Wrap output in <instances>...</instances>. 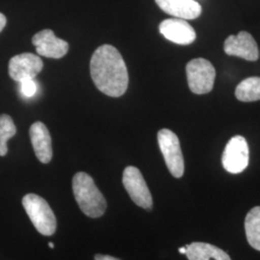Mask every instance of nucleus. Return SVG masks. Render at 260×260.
<instances>
[{
  "label": "nucleus",
  "mask_w": 260,
  "mask_h": 260,
  "mask_svg": "<svg viewBox=\"0 0 260 260\" xmlns=\"http://www.w3.org/2000/svg\"><path fill=\"white\" fill-rule=\"evenodd\" d=\"M91 77L102 93L119 98L128 87V73L125 62L119 50L111 45L96 48L90 62Z\"/></svg>",
  "instance_id": "obj_1"
},
{
  "label": "nucleus",
  "mask_w": 260,
  "mask_h": 260,
  "mask_svg": "<svg viewBox=\"0 0 260 260\" xmlns=\"http://www.w3.org/2000/svg\"><path fill=\"white\" fill-rule=\"evenodd\" d=\"M73 191L79 208L90 218L102 217L106 210V201L88 174L80 172L73 178Z\"/></svg>",
  "instance_id": "obj_2"
},
{
  "label": "nucleus",
  "mask_w": 260,
  "mask_h": 260,
  "mask_svg": "<svg viewBox=\"0 0 260 260\" xmlns=\"http://www.w3.org/2000/svg\"><path fill=\"white\" fill-rule=\"evenodd\" d=\"M22 205L39 233L46 236L55 233V215L45 199L36 194H28L23 197Z\"/></svg>",
  "instance_id": "obj_3"
},
{
  "label": "nucleus",
  "mask_w": 260,
  "mask_h": 260,
  "mask_svg": "<svg viewBox=\"0 0 260 260\" xmlns=\"http://www.w3.org/2000/svg\"><path fill=\"white\" fill-rule=\"evenodd\" d=\"M187 81L190 90L197 94L209 93L213 89L216 71L204 58H196L186 66Z\"/></svg>",
  "instance_id": "obj_4"
},
{
  "label": "nucleus",
  "mask_w": 260,
  "mask_h": 260,
  "mask_svg": "<svg viewBox=\"0 0 260 260\" xmlns=\"http://www.w3.org/2000/svg\"><path fill=\"white\" fill-rule=\"evenodd\" d=\"M157 140L159 148L172 176L177 178L182 177L184 174V159L176 133L163 128L158 132Z\"/></svg>",
  "instance_id": "obj_5"
},
{
  "label": "nucleus",
  "mask_w": 260,
  "mask_h": 260,
  "mask_svg": "<svg viewBox=\"0 0 260 260\" xmlns=\"http://www.w3.org/2000/svg\"><path fill=\"white\" fill-rule=\"evenodd\" d=\"M122 184L136 205L147 210L152 209V197L138 168L128 166L124 169Z\"/></svg>",
  "instance_id": "obj_6"
},
{
  "label": "nucleus",
  "mask_w": 260,
  "mask_h": 260,
  "mask_svg": "<svg viewBox=\"0 0 260 260\" xmlns=\"http://www.w3.org/2000/svg\"><path fill=\"white\" fill-rule=\"evenodd\" d=\"M249 158V146L246 139L242 136H234L224 148L222 163L229 173L239 174L248 167Z\"/></svg>",
  "instance_id": "obj_7"
},
{
  "label": "nucleus",
  "mask_w": 260,
  "mask_h": 260,
  "mask_svg": "<svg viewBox=\"0 0 260 260\" xmlns=\"http://www.w3.org/2000/svg\"><path fill=\"white\" fill-rule=\"evenodd\" d=\"M44 69V63L33 53H22L14 56L9 62V75L17 82L34 79Z\"/></svg>",
  "instance_id": "obj_8"
},
{
  "label": "nucleus",
  "mask_w": 260,
  "mask_h": 260,
  "mask_svg": "<svg viewBox=\"0 0 260 260\" xmlns=\"http://www.w3.org/2000/svg\"><path fill=\"white\" fill-rule=\"evenodd\" d=\"M223 49L228 55L240 57L247 61H256L259 57V49L255 40L246 31L226 38Z\"/></svg>",
  "instance_id": "obj_9"
},
{
  "label": "nucleus",
  "mask_w": 260,
  "mask_h": 260,
  "mask_svg": "<svg viewBox=\"0 0 260 260\" xmlns=\"http://www.w3.org/2000/svg\"><path fill=\"white\" fill-rule=\"evenodd\" d=\"M32 43L37 49L38 54L47 58L60 59L68 53L69 44L59 38L50 29H45L32 38Z\"/></svg>",
  "instance_id": "obj_10"
},
{
  "label": "nucleus",
  "mask_w": 260,
  "mask_h": 260,
  "mask_svg": "<svg viewBox=\"0 0 260 260\" xmlns=\"http://www.w3.org/2000/svg\"><path fill=\"white\" fill-rule=\"evenodd\" d=\"M159 31L169 41L182 46L192 44L197 37L194 28L185 19L177 18L163 20L159 25Z\"/></svg>",
  "instance_id": "obj_11"
},
{
  "label": "nucleus",
  "mask_w": 260,
  "mask_h": 260,
  "mask_svg": "<svg viewBox=\"0 0 260 260\" xmlns=\"http://www.w3.org/2000/svg\"><path fill=\"white\" fill-rule=\"evenodd\" d=\"M29 134L38 159L44 164L49 163L52 159V147L50 133L46 124L36 121L31 125Z\"/></svg>",
  "instance_id": "obj_12"
},
{
  "label": "nucleus",
  "mask_w": 260,
  "mask_h": 260,
  "mask_svg": "<svg viewBox=\"0 0 260 260\" xmlns=\"http://www.w3.org/2000/svg\"><path fill=\"white\" fill-rule=\"evenodd\" d=\"M158 7L169 15L182 19H195L202 14V6L195 0H155Z\"/></svg>",
  "instance_id": "obj_13"
},
{
  "label": "nucleus",
  "mask_w": 260,
  "mask_h": 260,
  "mask_svg": "<svg viewBox=\"0 0 260 260\" xmlns=\"http://www.w3.org/2000/svg\"><path fill=\"white\" fill-rule=\"evenodd\" d=\"M186 256L189 260H232L222 249L203 242L186 245Z\"/></svg>",
  "instance_id": "obj_14"
},
{
  "label": "nucleus",
  "mask_w": 260,
  "mask_h": 260,
  "mask_svg": "<svg viewBox=\"0 0 260 260\" xmlns=\"http://www.w3.org/2000/svg\"><path fill=\"white\" fill-rule=\"evenodd\" d=\"M245 232L251 248L260 251V206L253 207L247 214Z\"/></svg>",
  "instance_id": "obj_15"
},
{
  "label": "nucleus",
  "mask_w": 260,
  "mask_h": 260,
  "mask_svg": "<svg viewBox=\"0 0 260 260\" xmlns=\"http://www.w3.org/2000/svg\"><path fill=\"white\" fill-rule=\"evenodd\" d=\"M238 101L244 103L256 102L260 100V77L253 76L244 79L235 90Z\"/></svg>",
  "instance_id": "obj_16"
},
{
  "label": "nucleus",
  "mask_w": 260,
  "mask_h": 260,
  "mask_svg": "<svg viewBox=\"0 0 260 260\" xmlns=\"http://www.w3.org/2000/svg\"><path fill=\"white\" fill-rule=\"evenodd\" d=\"M17 133V127L9 115H0V156H5L8 152L7 142Z\"/></svg>",
  "instance_id": "obj_17"
},
{
  "label": "nucleus",
  "mask_w": 260,
  "mask_h": 260,
  "mask_svg": "<svg viewBox=\"0 0 260 260\" xmlns=\"http://www.w3.org/2000/svg\"><path fill=\"white\" fill-rule=\"evenodd\" d=\"M37 84L34 79H27L20 82L21 93L26 98H32L37 93Z\"/></svg>",
  "instance_id": "obj_18"
},
{
  "label": "nucleus",
  "mask_w": 260,
  "mask_h": 260,
  "mask_svg": "<svg viewBox=\"0 0 260 260\" xmlns=\"http://www.w3.org/2000/svg\"><path fill=\"white\" fill-rule=\"evenodd\" d=\"M94 260H121L116 258L111 255H105V254H95Z\"/></svg>",
  "instance_id": "obj_19"
},
{
  "label": "nucleus",
  "mask_w": 260,
  "mask_h": 260,
  "mask_svg": "<svg viewBox=\"0 0 260 260\" xmlns=\"http://www.w3.org/2000/svg\"><path fill=\"white\" fill-rule=\"evenodd\" d=\"M6 23H7L6 17H5L2 13H0V32L4 29L5 25H6Z\"/></svg>",
  "instance_id": "obj_20"
},
{
  "label": "nucleus",
  "mask_w": 260,
  "mask_h": 260,
  "mask_svg": "<svg viewBox=\"0 0 260 260\" xmlns=\"http://www.w3.org/2000/svg\"><path fill=\"white\" fill-rule=\"evenodd\" d=\"M178 251H179V252H180L181 254H185L186 251H187V249H186V246L182 247V248H179V249H178Z\"/></svg>",
  "instance_id": "obj_21"
},
{
  "label": "nucleus",
  "mask_w": 260,
  "mask_h": 260,
  "mask_svg": "<svg viewBox=\"0 0 260 260\" xmlns=\"http://www.w3.org/2000/svg\"><path fill=\"white\" fill-rule=\"evenodd\" d=\"M48 246H49V248H51V249H53V248H54V244H53V243H49V244H48Z\"/></svg>",
  "instance_id": "obj_22"
}]
</instances>
